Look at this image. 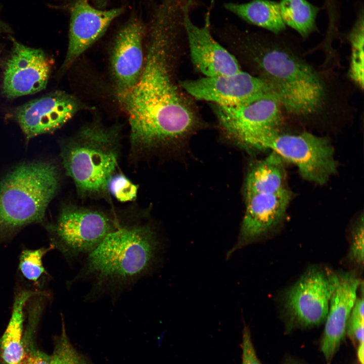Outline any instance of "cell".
Masks as SVG:
<instances>
[{
    "instance_id": "30bf717a",
    "label": "cell",
    "mask_w": 364,
    "mask_h": 364,
    "mask_svg": "<svg viewBox=\"0 0 364 364\" xmlns=\"http://www.w3.org/2000/svg\"><path fill=\"white\" fill-rule=\"evenodd\" d=\"M212 105L223 135L248 149L260 134L266 130L280 129L283 122L282 107L278 101L271 98L235 107Z\"/></svg>"
},
{
    "instance_id": "d6986e66",
    "label": "cell",
    "mask_w": 364,
    "mask_h": 364,
    "mask_svg": "<svg viewBox=\"0 0 364 364\" xmlns=\"http://www.w3.org/2000/svg\"><path fill=\"white\" fill-rule=\"evenodd\" d=\"M229 12L242 20L278 34L286 29L279 3L270 0H251L247 2H230L223 5Z\"/></svg>"
},
{
    "instance_id": "1f68e13d",
    "label": "cell",
    "mask_w": 364,
    "mask_h": 364,
    "mask_svg": "<svg viewBox=\"0 0 364 364\" xmlns=\"http://www.w3.org/2000/svg\"><path fill=\"white\" fill-rule=\"evenodd\" d=\"M287 364H296V363H293V362H290V363H287Z\"/></svg>"
},
{
    "instance_id": "52a82bcc",
    "label": "cell",
    "mask_w": 364,
    "mask_h": 364,
    "mask_svg": "<svg viewBox=\"0 0 364 364\" xmlns=\"http://www.w3.org/2000/svg\"><path fill=\"white\" fill-rule=\"evenodd\" d=\"M337 281V271L327 267L307 268L282 298L281 312L288 328L311 327L325 321Z\"/></svg>"
},
{
    "instance_id": "f1b7e54d",
    "label": "cell",
    "mask_w": 364,
    "mask_h": 364,
    "mask_svg": "<svg viewBox=\"0 0 364 364\" xmlns=\"http://www.w3.org/2000/svg\"><path fill=\"white\" fill-rule=\"evenodd\" d=\"M51 356L34 346L25 350L19 364H51Z\"/></svg>"
},
{
    "instance_id": "603a6c76",
    "label": "cell",
    "mask_w": 364,
    "mask_h": 364,
    "mask_svg": "<svg viewBox=\"0 0 364 364\" xmlns=\"http://www.w3.org/2000/svg\"><path fill=\"white\" fill-rule=\"evenodd\" d=\"M53 247H42L35 249H24L20 255L18 268L23 277L35 284L39 283L47 273L43 264V258Z\"/></svg>"
},
{
    "instance_id": "7c38bea8",
    "label": "cell",
    "mask_w": 364,
    "mask_h": 364,
    "mask_svg": "<svg viewBox=\"0 0 364 364\" xmlns=\"http://www.w3.org/2000/svg\"><path fill=\"white\" fill-rule=\"evenodd\" d=\"M146 30V23L134 12L115 35L111 67L117 94L130 90L140 78L145 61L143 43Z\"/></svg>"
},
{
    "instance_id": "484cf974",
    "label": "cell",
    "mask_w": 364,
    "mask_h": 364,
    "mask_svg": "<svg viewBox=\"0 0 364 364\" xmlns=\"http://www.w3.org/2000/svg\"><path fill=\"white\" fill-rule=\"evenodd\" d=\"M363 289L360 297H357L349 317L346 331L349 336L354 338L359 344L363 343Z\"/></svg>"
},
{
    "instance_id": "4fadbf2b",
    "label": "cell",
    "mask_w": 364,
    "mask_h": 364,
    "mask_svg": "<svg viewBox=\"0 0 364 364\" xmlns=\"http://www.w3.org/2000/svg\"><path fill=\"white\" fill-rule=\"evenodd\" d=\"M291 198V192L286 188L274 193L245 196L246 209L239 237L227 253V258L238 250L262 240L275 231L285 218Z\"/></svg>"
},
{
    "instance_id": "8992f818",
    "label": "cell",
    "mask_w": 364,
    "mask_h": 364,
    "mask_svg": "<svg viewBox=\"0 0 364 364\" xmlns=\"http://www.w3.org/2000/svg\"><path fill=\"white\" fill-rule=\"evenodd\" d=\"M251 149L270 150L295 165L304 179L318 185L328 182L337 170L334 148L328 138L308 132L289 134L280 129L266 130L256 138Z\"/></svg>"
},
{
    "instance_id": "7a4b0ae2",
    "label": "cell",
    "mask_w": 364,
    "mask_h": 364,
    "mask_svg": "<svg viewBox=\"0 0 364 364\" xmlns=\"http://www.w3.org/2000/svg\"><path fill=\"white\" fill-rule=\"evenodd\" d=\"M215 33L240 66L269 85L290 117L311 124L334 117L337 105L329 82L295 50L232 24Z\"/></svg>"
},
{
    "instance_id": "5b68a950",
    "label": "cell",
    "mask_w": 364,
    "mask_h": 364,
    "mask_svg": "<svg viewBox=\"0 0 364 364\" xmlns=\"http://www.w3.org/2000/svg\"><path fill=\"white\" fill-rule=\"evenodd\" d=\"M119 138L117 128L96 122L83 126L64 143L63 164L81 194L96 196L108 190L117 164Z\"/></svg>"
},
{
    "instance_id": "277c9868",
    "label": "cell",
    "mask_w": 364,
    "mask_h": 364,
    "mask_svg": "<svg viewBox=\"0 0 364 364\" xmlns=\"http://www.w3.org/2000/svg\"><path fill=\"white\" fill-rule=\"evenodd\" d=\"M59 184L58 168L51 162L22 163L7 173L0 180V239L43 222Z\"/></svg>"
},
{
    "instance_id": "d4e9b609",
    "label": "cell",
    "mask_w": 364,
    "mask_h": 364,
    "mask_svg": "<svg viewBox=\"0 0 364 364\" xmlns=\"http://www.w3.org/2000/svg\"><path fill=\"white\" fill-rule=\"evenodd\" d=\"M350 240L346 260L356 271L363 266V216H359L351 230Z\"/></svg>"
},
{
    "instance_id": "83f0119b",
    "label": "cell",
    "mask_w": 364,
    "mask_h": 364,
    "mask_svg": "<svg viewBox=\"0 0 364 364\" xmlns=\"http://www.w3.org/2000/svg\"><path fill=\"white\" fill-rule=\"evenodd\" d=\"M241 364H261L257 357L248 327L244 324L243 331Z\"/></svg>"
},
{
    "instance_id": "3957f363",
    "label": "cell",
    "mask_w": 364,
    "mask_h": 364,
    "mask_svg": "<svg viewBox=\"0 0 364 364\" xmlns=\"http://www.w3.org/2000/svg\"><path fill=\"white\" fill-rule=\"evenodd\" d=\"M161 248L148 225L120 227L103 239L89 254L75 280H92L97 289L123 288L149 272Z\"/></svg>"
},
{
    "instance_id": "8fae6325",
    "label": "cell",
    "mask_w": 364,
    "mask_h": 364,
    "mask_svg": "<svg viewBox=\"0 0 364 364\" xmlns=\"http://www.w3.org/2000/svg\"><path fill=\"white\" fill-rule=\"evenodd\" d=\"M197 3L198 0L188 3L184 16L185 34L195 67L205 77L231 75L241 71L236 58L213 35L211 6L205 13L202 24L197 25L193 21L191 13Z\"/></svg>"
},
{
    "instance_id": "6da1fadb",
    "label": "cell",
    "mask_w": 364,
    "mask_h": 364,
    "mask_svg": "<svg viewBox=\"0 0 364 364\" xmlns=\"http://www.w3.org/2000/svg\"><path fill=\"white\" fill-rule=\"evenodd\" d=\"M184 33L179 21L169 15L153 16L146 23L147 51L140 78L130 90L117 94L135 148L176 144L203 126L192 98L175 78Z\"/></svg>"
},
{
    "instance_id": "44dd1931",
    "label": "cell",
    "mask_w": 364,
    "mask_h": 364,
    "mask_svg": "<svg viewBox=\"0 0 364 364\" xmlns=\"http://www.w3.org/2000/svg\"><path fill=\"white\" fill-rule=\"evenodd\" d=\"M279 8L285 24L306 37L316 29L320 8L307 0H281Z\"/></svg>"
},
{
    "instance_id": "9a60e30c",
    "label": "cell",
    "mask_w": 364,
    "mask_h": 364,
    "mask_svg": "<svg viewBox=\"0 0 364 364\" xmlns=\"http://www.w3.org/2000/svg\"><path fill=\"white\" fill-rule=\"evenodd\" d=\"M82 108L77 98L58 91L19 106L16 110L15 117L29 140L59 129Z\"/></svg>"
},
{
    "instance_id": "e0dca14e",
    "label": "cell",
    "mask_w": 364,
    "mask_h": 364,
    "mask_svg": "<svg viewBox=\"0 0 364 364\" xmlns=\"http://www.w3.org/2000/svg\"><path fill=\"white\" fill-rule=\"evenodd\" d=\"M337 274V284L330 299L321 342V350L327 360L332 358L344 339L347 322L362 281L357 271L353 269L338 271Z\"/></svg>"
},
{
    "instance_id": "ba28073f",
    "label": "cell",
    "mask_w": 364,
    "mask_h": 364,
    "mask_svg": "<svg viewBox=\"0 0 364 364\" xmlns=\"http://www.w3.org/2000/svg\"><path fill=\"white\" fill-rule=\"evenodd\" d=\"M47 228L50 245L68 260L89 254L118 228L100 212L72 206L64 207L55 223Z\"/></svg>"
},
{
    "instance_id": "4316f807",
    "label": "cell",
    "mask_w": 364,
    "mask_h": 364,
    "mask_svg": "<svg viewBox=\"0 0 364 364\" xmlns=\"http://www.w3.org/2000/svg\"><path fill=\"white\" fill-rule=\"evenodd\" d=\"M108 190L118 200L125 202L136 198L138 187L123 175L117 174L110 178Z\"/></svg>"
},
{
    "instance_id": "9c48e42d",
    "label": "cell",
    "mask_w": 364,
    "mask_h": 364,
    "mask_svg": "<svg viewBox=\"0 0 364 364\" xmlns=\"http://www.w3.org/2000/svg\"><path fill=\"white\" fill-rule=\"evenodd\" d=\"M179 84L191 98L221 106L239 107L264 98L279 102L265 81L242 70L231 75L180 81Z\"/></svg>"
},
{
    "instance_id": "7402d4cb",
    "label": "cell",
    "mask_w": 364,
    "mask_h": 364,
    "mask_svg": "<svg viewBox=\"0 0 364 364\" xmlns=\"http://www.w3.org/2000/svg\"><path fill=\"white\" fill-rule=\"evenodd\" d=\"M363 17L362 11L347 36L351 50L349 76L361 89L363 88Z\"/></svg>"
},
{
    "instance_id": "ffe728a7",
    "label": "cell",
    "mask_w": 364,
    "mask_h": 364,
    "mask_svg": "<svg viewBox=\"0 0 364 364\" xmlns=\"http://www.w3.org/2000/svg\"><path fill=\"white\" fill-rule=\"evenodd\" d=\"M284 160L271 152L249 171L245 183V196L274 193L286 188Z\"/></svg>"
},
{
    "instance_id": "5bb4252c",
    "label": "cell",
    "mask_w": 364,
    "mask_h": 364,
    "mask_svg": "<svg viewBox=\"0 0 364 364\" xmlns=\"http://www.w3.org/2000/svg\"><path fill=\"white\" fill-rule=\"evenodd\" d=\"M12 52L4 71L3 92L14 98L33 94L45 88L51 64L44 52L13 40Z\"/></svg>"
},
{
    "instance_id": "2e32d148",
    "label": "cell",
    "mask_w": 364,
    "mask_h": 364,
    "mask_svg": "<svg viewBox=\"0 0 364 364\" xmlns=\"http://www.w3.org/2000/svg\"><path fill=\"white\" fill-rule=\"evenodd\" d=\"M125 10L123 6L104 10L94 7L89 0H73L69 8V41L63 67L70 66L102 37Z\"/></svg>"
},
{
    "instance_id": "ac0fdd59",
    "label": "cell",
    "mask_w": 364,
    "mask_h": 364,
    "mask_svg": "<svg viewBox=\"0 0 364 364\" xmlns=\"http://www.w3.org/2000/svg\"><path fill=\"white\" fill-rule=\"evenodd\" d=\"M42 292L24 289L15 295L8 324L0 338L1 364H19L23 358L26 305L30 298Z\"/></svg>"
},
{
    "instance_id": "f546056e",
    "label": "cell",
    "mask_w": 364,
    "mask_h": 364,
    "mask_svg": "<svg viewBox=\"0 0 364 364\" xmlns=\"http://www.w3.org/2000/svg\"><path fill=\"white\" fill-rule=\"evenodd\" d=\"M363 343H359L357 349V357L361 364H363Z\"/></svg>"
},
{
    "instance_id": "cb8c5ba5",
    "label": "cell",
    "mask_w": 364,
    "mask_h": 364,
    "mask_svg": "<svg viewBox=\"0 0 364 364\" xmlns=\"http://www.w3.org/2000/svg\"><path fill=\"white\" fill-rule=\"evenodd\" d=\"M62 320L61 333L55 340L53 352L51 355V364H87L84 357L70 342L63 318Z\"/></svg>"
},
{
    "instance_id": "4dcf8cb0",
    "label": "cell",
    "mask_w": 364,
    "mask_h": 364,
    "mask_svg": "<svg viewBox=\"0 0 364 364\" xmlns=\"http://www.w3.org/2000/svg\"><path fill=\"white\" fill-rule=\"evenodd\" d=\"M4 28V24L2 23V22L0 20V32L2 31V30Z\"/></svg>"
}]
</instances>
